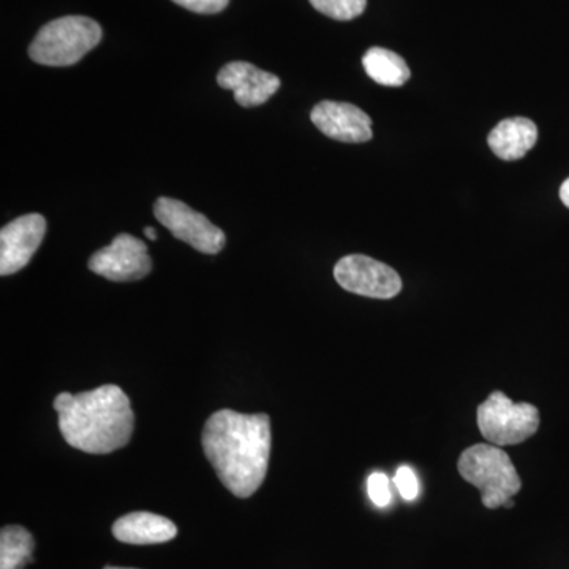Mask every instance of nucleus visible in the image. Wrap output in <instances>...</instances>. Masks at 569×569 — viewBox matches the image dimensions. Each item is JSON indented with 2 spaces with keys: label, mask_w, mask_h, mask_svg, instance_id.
<instances>
[{
  "label": "nucleus",
  "mask_w": 569,
  "mask_h": 569,
  "mask_svg": "<svg viewBox=\"0 0 569 569\" xmlns=\"http://www.w3.org/2000/svg\"><path fill=\"white\" fill-rule=\"evenodd\" d=\"M220 88L234 93V100L241 107H260L268 102L280 88L276 74L258 69L249 62H230L217 74Z\"/></svg>",
  "instance_id": "11"
},
{
  "label": "nucleus",
  "mask_w": 569,
  "mask_h": 569,
  "mask_svg": "<svg viewBox=\"0 0 569 569\" xmlns=\"http://www.w3.org/2000/svg\"><path fill=\"white\" fill-rule=\"evenodd\" d=\"M395 485L403 500L411 501L418 497L419 482L410 467L402 466L396 471Z\"/></svg>",
  "instance_id": "18"
},
{
  "label": "nucleus",
  "mask_w": 569,
  "mask_h": 569,
  "mask_svg": "<svg viewBox=\"0 0 569 569\" xmlns=\"http://www.w3.org/2000/svg\"><path fill=\"white\" fill-rule=\"evenodd\" d=\"M362 66L369 78L385 88H400L411 77L403 58L385 48H370L362 58Z\"/></svg>",
  "instance_id": "14"
},
{
  "label": "nucleus",
  "mask_w": 569,
  "mask_h": 569,
  "mask_svg": "<svg viewBox=\"0 0 569 569\" xmlns=\"http://www.w3.org/2000/svg\"><path fill=\"white\" fill-rule=\"evenodd\" d=\"M33 538L24 527L7 526L0 531V569H24L32 561Z\"/></svg>",
  "instance_id": "15"
},
{
  "label": "nucleus",
  "mask_w": 569,
  "mask_h": 569,
  "mask_svg": "<svg viewBox=\"0 0 569 569\" xmlns=\"http://www.w3.org/2000/svg\"><path fill=\"white\" fill-rule=\"evenodd\" d=\"M112 535L126 545H162L178 535V529L170 519L152 512H130L116 520Z\"/></svg>",
  "instance_id": "12"
},
{
  "label": "nucleus",
  "mask_w": 569,
  "mask_h": 569,
  "mask_svg": "<svg viewBox=\"0 0 569 569\" xmlns=\"http://www.w3.org/2000/svg\"><path fill=\"white\" fill-rule=\"evenodd\" d=\"M460 477L481 490V501L488 509L505 507L519 492L522 481L507 452L496 445H475L460 455Z\"/></svg>",
  "instance_id": "3"
},
{
  "label": "nucleus",
  "mask_w": 569,
  "mask_h": 569,
  "mask_svg": "<svg viewBox=\"0 0 569 569\" xmlns=\"http://www.w3.org/2000/svg\"><path fill=\"white\" fill-rule=\"evenodd\" d=\"M104 569H132V568H116V567H107Z\"/></svg>",
  "instance_id": "22"
},
{
  "label": "nucleus",
  "mask_w": 569,
  "mask_h": 569,
  "mask_svg": "<svg viewBox=\"0 0 569 569\" xmlns=\"http://www.w3.org/2000/svg\"><path fill=\"white\" fill-rule=\"evenodd\" d=\"M144 234H146V238L151 239V241H156V239H157V231L153 230L152 227H146Z\"/></svg>",
  "instance_id": "21"
},
{
  "label": "nucleus",
  "mask_w": 569,
  "mask_h": 569,
  "mask_svg": "<svg viewBox=\"0 0 569 569\" xmlns=\"http://www.w3.org/2000/svg\"><path fill=\"white\" fill-rule=\"evenodd\" d=\"M367 490H369L370 500L378 508L388 507L389 501H391V488H389L387 475L381 473V471L370 475L369 481H367Z\"/></svg>",
  "instance_id": "17"
},
{
  "label": "nucleus",
  "mask_w": 569,
  "mask_h": 569,
  "mask_svg": "<svg viewBox=\"0 0 569 569\" xmlns=\"http://www.w3.org/2000/svg\"><path fill=\"white\" fill-rule=\"evenodd\" d=\"M102 40L99 22L86 17H63L40 29L29 56L40 66L69 67L80 62Z\"/></svg>",
  "instance_id": "4"
},
{
  "label": "nucleus",
  "mask_w": 569,
  "mask_h": 569,
  "mask_svg": "<svg viewBox=\"0 0 569 569\" xmlns=\"http://www.w3.org/2000/svg\"><path fill=\"white\" fill-rule=\"evenodd\" d=\"M173 2L194 13L213 14L227 9L230 0H173Z\"/></svg>",
  "instance_id": "19"
},
{
  "label": "nucleus",
  "mask_w": 569,
  "mask_h": 569,
  "mask_svg": "<svg viewBox=\"0 0 569 569\" xmlns=\"http://www.w3.org/2000/svg\"><path fill=\"white\" fill-rule=\"evenodd\" d=\"M318 130L331 140L342 142H366L372 140V119L351 103H318L310 114Z\"/></svg>",
  "instance_id": "10"
},
{
  "label": "nucleus",
  "mask_w": 569,
  "mask_h": 569,
  "mask_svg": "<svg viewBox=\"0 0 569 569\" xmlns=\"http://www.w3.org/2000/svg\"><path fill=\"white\" fill-rule=\"evenodd\" d=\"M156 219L179 241L198 252L216 254L224 247V233L201 212L174 198H159L153 206Z\"/></svg>",
  "instance_id": "6"
},
{
  "label": "nucleus",
  "mask_w": 569,
  "mask_h": 569,
  "mask_svg": "<svg viewBox=\"0 0 569 569\" xmlns=\"http://www.w3.org/2000/svg\"><path fill=\"white\" fill-rule=\"evenodd\" d=\"M89 269L112 282H134L151 272L152 260L141 239L119 234L111 246L92 254Z\"/></svg>",
  "instance_id": "8"
},
{
  "label": "nucleus",
  "mask_w": 569,
  "mask_h": 569,
  "mask_svg": "<svg viewBox=\"0 0 569 569\" xmlns=\"http://www.w3.org/2000/svg\"><path fill=\"white\" fill-rule=\"evenodd\" d=\"M47 233L40 213H26L0 230V274H14L29 264Z\"/></svg>",
  "instance_id": "9"
},
{
  "label": "nucleus",
  "mask_w": 569,
  "mask_h": 569,
  "mask_svg": "<svg viewBox=\"0 0 569 569\" xmlns=\"http://www.w3.org/2000/svg\"><path fill=\"white\" fill-rule=\"evenodd\" d=\"M539 410L527 402H512L496 391L478 407V427L482 437L496 447L523 443L539 429Z\"/></svg>",
  "instance_id": "5"
},
{
  "label": "nucleus",
  "mask_w": 569,
  "mask_h": 569,
  "mask_svg": "<svg viewBox=\"0 0 569 569\" xmlns=\"http://www.w3.org/2000/svg\"><path fill=\"white\" fill-rule=\"evenodd\" d=\"M313 9L337 21H350L361 17L367 0H309Z\"/></svg>",
  "instance_id": "16"
},
{
  "label": "nucleus",
  "mask_w": 569,
  "mask_h": 569,
  "mask_svg": "<svg viewBox=\"0 0 569 569\" xmlns=\"http://www.w3.org/2000/svg\"><path fill=\"white\" fill-rule=\"evenodd\" d=\"M59 429L71 448L88 455H108L132 438L134 415L129 397L116 385L56 397Z\"/></svg>",
  "instance_id": "2"
},
{
  "label": "nucleus",
  "mask_w": 569,
  "mask_h": 569,
  "mask_svg": "<svg viewBox=\"0 0 569 569\" xmlns=\"http://www.w3.org/2000/svg\"><path fill=\"white\" fill-rule=\"evenodd\" d=\"M335 277L343 290L366 298L391 299L402 291V279L395 269L366 254L343 257Z\"/></svg>",
  "instance_id": "7"
},
{
  "label": "nucleus",
  "mask_w": 569,
  "mask_h": 569,
  "mask_svg": "<svg viewBox=\"0 0 569 569\" xmlns=\"http://www.w3.org/2000/svg\"><path fill=\"white\" fill-rule=\"evenodd\" d=\"M560 200L563 201V204L567 206V208H569V178L567 181L561 183Z\"/></svg>",
  "instance_id": "20"
},
{
  "label": "nucleus",
  "mask_w": 569,
  "mask_h": 569,
  "mask_svg": "<svg viewBox=\"0 0 569 569\" xmlns=\"http://www.w3.org/2000/svg\"><path fill=\"white\" fill-rule=\"evenodd\" d=\"M201 443L217 477L236 497H252L261 488L272 447L268 415L217 411L206 421Z\"/></svg>",
  "instance_id": "1"
},
{
  "label": "nucleus",
  "mask_w": 569,
  "mask_h": 569,
  "mask_svg": "<svg viewBox=\"0 0 569 569\" xmlns=\"http://www.w3.org/2000/svg\"><path fill=\"white\" fill-rule=\"evenodd\" d=\"M537 141L538 127L527 118L505 119L488 138L489 148L505 162L522 159Z\"/></svg>",
  "instance_id": "13"
}]
</instances>
